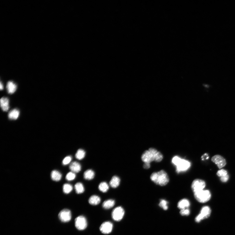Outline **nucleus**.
<instances>
[{
    "label": "nucleus",
    "instance_id": "25",
    "mask_svg": "<svg viewBox=\"0 0 235 235\" xmlns=\"http://www.w3.org/2000/svg\"><path fill=\"white\" fill-rule=\"evenodd\" d=\"M63 192L65 194H69L73 190L72 186L68 183H66L63 186Z\"/></svg>",
    "mask_w": 235,
    "mask_h": 235
},
{
    "label": "nucleus",
    "instance_id": "21",
    "mask_svg": "<svg viewBox=\"0 0 235 235\" xmlns=\"http://www.w3.org/2000/svg\"><path fill=\"white\" fill-rule=\"evenodd\" d=\"M94 172L91 170H88L84 172V177L86 180H91L94 177Z\"/></svg>",
    "mask_w": 235,
    "mask_h": 235
},
{
    "label": "nucleus",
    "instance_id": "15",
    "mask_svg": "<svg viewBox=\"0 0 235 235\" xmlns=\"http://www.w3.org/2000/svg\"><path fill=\"white\" fill-rule=\"evenodd\" d=\"M7 89L9 94H12L15 92L17 89V86L12 81H9L7 83Z\"/></svg>",
    "mask_w": 235,
    "mask_h": 235
},
{
    "label": "nucleus",
    "instance_id": "12",
    "mask_svg": "<svg viewBox=\"0 0 235 235\" xmlns=\"http://www.w3.org/2000/svg\"><path fill=\"white\" fill-rule=\"evenodd\" d=\"M9 101L6 97H2L1 100V107L4 112H7L9 109Z\"/></svg>",
    "mask_w": 235,
    "mask_h": 235
},
{
    "label": "nucleus",
    "instance_id": "31",
    "mask_svg": "<svg viewBox=\"0 0 235 235\" xmlns=\"http://www.w3.org/2000/svg\"><path fill=\"white\" fill-rule=\"evenodd\" d=\"M229 179V176L228 174L227 175L225 176H223L220 178L221 181L223 182H226Z\"/></svg>",
    "mask_w": 235,
    "mask_h": 235
},
{
    "label": "nucleus",
    "instance_id": "24",
    "mask_svg": "<svg viewBox=\"0 0 235 235\" xmlns=\"http://www.w3.org/2000/svg\"><path fill=\"white\" fill-rule=\"evenodd\" d=\"M85 156V152L82 149L78 150L76 154V158L79 160H82L84 158Z\"/></svg>",
    "mask_w": 235,
    "mask_h": 235
},
{
    "label": "nucleus",
    "instance_id": "7",
    "mask_svg": "<svg viewBox=\"0 0 235 235\" xmlns=\"http://www.w3.org/2000/svg\"><path fill=\"white\" fill-rule=\"evenodd\" d=\"M75 225L76 228L79 230H85L87 226L86 218L82 216H78L75 219Z\"/></svg>",
    "mask_w": 235,
    "mask_h": 235
},
{
    "label": "nucleus",
    "instance_id": "16",
    "mask_svg": "<svg viewBox=\"0 0 235 235\" xmlns=\"http://www.w3.org/2000/svg\"><path fill=\"white\" fill-rule=\"evenodd\" d=\"M120 180L117 176H114L109 182V184L113 188H117L118 187L120 183Z\"/></svg>",
    "mask_w": 235,
    "mask_h": 235
},
{
    "label": "nucleus",
    "instance_id": "8",
    "mask_svg": "<svg viewBox=\"0 0 235 235\" xmlns=\"http://www.w3.org/2000/svg\"><path fill=\"white\" fill-rule=\"evenodd\" d=\"M124 215V211L121 207L116 208L112 212V218L116 222H119L122 219Z\"/></svg>",
    "mask_w": 235,
    "mask_h": 235
},
{
    "label": "nucleus",
    "instance_id": "5",
    "mask_svg": "<svg viewBox=\"0 0 235 235\" xmlns=\"http://www.w3.org/2000/svg\"><path fill=\"white\" fill-rule=\"evenodd\" d=\"M211 213V210L210 207L206 206L201 209L200 213L195 218V221L199 222L202 220L207 219L210 216Z\"/></svg>",
    "mask_w": 235,
    "mask_h": 235
},
{
    "label": "nucleus",
    "instance_id": "4",
    "mask_svg": "<svg viewBox=\"0 0 235 235\" xmlns=\"http://www.w3.org/2000/svg\"><path fill=\"white\" fill-rule=\"evenodd\" d=\"M195 198L199 202L202 203L207 202L211 198V194L208 190H203L194 193Z\"/></svg>",
    "mask_w": 235,
    "mask_h": 235
},
{
    "label": "nucleus",
    "instance_id": "13",
    "mask_svg": "<svg viewBox=\"0 0 235 235\" xmlns=\"http://www.w3.org/2000/svg\"><path fill=\"white\" fill-rule=\"evenodd\" d=\"M69 168L72 172L75 173H78L81 170L82 167L79 163L75 161L70 165Z\"/></svg>",
    "mask_w": 235,
    "mask_h": 235
},
{
    "label": "nucleus",
    "instance_id": "9",
    "mask_svg": "<svg viewBox=\"0 0 235 235\" xmlns=\"http://www.w3.org/2000/svg\"><path fill=\"white\" fill-rule=\"evenodd\" d=\"M58 218L62 222H67L70 221L72 216L71 212L68 209L61 210L58 214Z\"/></svg>",
    "mask_w": 235,
    "mask_h": 235
},
{
    "label": "nucleus",
    "instance_id": "27",
    "mask_svg": "<svg viewBox=\"0 0 235 235\" xmlns=\"http://www.w3.org/2000/svg\"><path fill=\"white\" fill-rule=\"evenodd\" d=\"M76 177V174L74 172H69L68 173L66 177V179L67 180L70 181L73 180H74Z\"/></svg>",
    "mask_w": 235,
    "mask_h": 235
},
{
    "label": "nucleus",
    "instance_id": "29",
    "mask_svg": "<svg viewBox=\"0 0 235 235\" xmlns=\"http://www.w3.org/2000/svg\"><path fill=\"white\" fill-rule=\"evenodd\" d=\"M72 159V157L71 156H67L62 161V164L64 165H67L70 163Z\"/></svg>",
    "mask_w": 235,
    "mask_h": 235
},
{
    "label": "nucleus",
    "instance_id": "28",
    "mask_svg": "<svg viewBox=\"0 0 235 235\" xmlns=\"http://www.w3.org/2000/svg\"><path fill=\"white\" fill-rule=\"evenodd\" d=\"M180 214L182 216H188L190 214V211L188 208L182 209L180 211Z\"/></svg>",
    "mask_w": 235,
    "mask_h": 235
},
{
    "label": "nucleus",
    "instance_id": "14",
    "mask_svg": "<svg viewBox=\"0 0 235 235\" xmlns=\"http://www.w3.org/2000/svg\"><path fill=\"white\" fill-rule=\"evenodd\" d=\"M190 206L189 201L187 199H183L180 201L178 204L177 207L180 210L188 208Z\"/></svg>",
    "mask_w": 235,
    "mask_h": 235
},
{
    "label": "nucleus",
    "instance_id": "11",
    "mask_svg": "<svg viewBox=\"0 0 235 235\" xmlns=\"http://www.w3.org/2000/svg\"><path fill=\"white\" fill-rule=\"evenodd\" d=\"M113 229V224L110 222H105L103 223L100 228L101 232L104 234L111 233Z\"/></svg>",
    "mask_w": 235,
    "mask_h": 235
},
{
    "label": "nucleus",
    "instance_id": "22",
    "mask_svg": "<svg viewBox=\"0 0 235 235\" xmlns=\"http://www.w3.org/2000/svg\"><path fill=\"white\" fill-rule=\"evenodd\" d=\"M75 188L76 192L77 194H81L84 192V187L82 183H77L75 185Z\"/></svg>",
    "mask_w": 235,
    "mask_h": 235
},
{
    "label": "nucleus",
    "instance_id": "30",
    "mask_svg": "<svg viewBox=\"0 0 235 235\" xmlns=\"http://www.w3.org/2000/svg\"><path fill=\"white\" fill-rule=\"evenodd\" d=\"M228 174L227 172L226 171L222 169L219 171L217 173L218 176L220 177H223V176H225Z\"/></svg>",
    "mask_w": 235,
    "mask_h": 235
},
{
    "label": "nucleus",
    "instance_id": "6",
    "mask_svg": "<svg viewBox=\"0 0 235 235\" xmlns=\"http://www.w3.org/2000/svg\"><path fill=\"white\" fill-rule=\"evenodd\" d=\"M205 186V183L203 180L196 179L194 180L192 183V189L194 193L204 190Z\"/></svg>",
    "mask_w": 235,
    "mask_h": 235
},
{
    "label": "nucleus",
    "instance_id": "32",
    "mask_svg": "<svg viewBox=\"0 0 235 235\" xmlns=\"http://www.w3.org/2000/svg\"><path fill=\"white\" fill-rule=\"evenodd\" d=\"M209 158V156L207 153H205L201 157V159L202 160H204L205 159H207Z\"/></svg>",
    "mask_w": 235,
    "mask_h": 235
},
{
    "label": "nucleus",
    "instance_id": "34",
    "mask_svg": "<svg viewBox=\"0 0 235 235\" xmlns=\"http://www.w3.org/2000/svg\"><path fill=\"white\" fill-rule=\"evenodd\" d=\"M0 89H1V90L3 89V86L1 82V84H0Z\"/></svg>",
    "mask_w": 235,
    "mask_h": 235
},
{
    "label": "nucleus",
    "instance_id": "23",
    "mask_svg": "<svg viewBox=\"0 0 235 235\" xmlns=\"http://www.w3.org/2000/svg\"><path fill=\"white\" fill-rule=\"evenodd\" d=\"M99 189L103 192H107L109 189V186L108 183L105 182L101 183L98 186Z\"/></svg>",
    "mask_w": 235,
    "mask_h": 235
},
{
    "label": "nucleus",
    "instance_id": "26",
    "mask_svg": "<svg viewBox=\"0 0 235 235\" xmlns=\"http://www.w3.org/2000/svg\"><path fill=\"white\" fill-rule=\"evenodd\" d=\"M168 202L167 201L165 200H162L159 203V207L163 210H166L168 208Z\"/></svg>",
    "mask_w": 235,
    "mask_h": 235
},
{
    "label": "nucleus",
    "instance_id": "2",
    "mask_svg": "<svg viewBox=\"0 0 235 235\" xmlns=\"http://www.w3.org/2000/svg\"><path fill=\"white\" fill-rule=\"evenodd\" d=\"M150 179L156 184L161 186H166L169 182L167 172L163 170L153 172L150 176Z\"/></svg>",
    "mask_w": 235,
    "mask_h": 235
},
{
    "label": "nucleus",
    "instance_id": "10",
    "mask_svg": "<svg viewBox=\"0 0 235 235\" xmlns=\"http://www.w3.org/2000/svg\"><path fill=\"white\" fill-rule=\"evenodd\" d=\"M212 161L217 165L219 168L225 167L226 164L225 159L222 156L219 155L213 157Z\"/></svg>",
    "mask_w": 235,
    "mask_h": 235
},
{
    "label": "nucleus",
    "instance_id": "17",
    "mask_svg": "<svg viewBox=\"0 0 235 235\" xmlns=\"http://www.w3.org/2000/svg\"><path fill=\"white\" fill-rule=\"evenodd\" d=\"M20 112L19 110L15 109L10 111L8 114L9 118L10 120H16L19 117Z\"/></svg>",
    "mask_w": 235,
    "mask_h": 235
},
{
    "label": "nucleus",
    "instance_id": "19",
    "mask_svg": "<svg viewBox=\"0 0 235 235\" xmlns=\"http://www.w3.org/2000/svg\"><path fill=\"white\" fill-rule=\"evenodd\" d=\"M101 201V199L100 197L97 195L92 196L90 198L89 202L90 204L96 205L100 204Z\"/></svg>",
    "mask_w": 235,
    "mask_h": 235
},
{
    "label": "nucleus",
    "instance_id": "1",
    "mask_svg": "<svg viewBox=\"0 0 235 235\" xmlns=\"http://www.w3.org/2000/svg\"><path fill=\"white\" fill-rule=\"evenodd\" d=\"M163 156L162 154L155 148H150L146 150L143 153L141 159L144 163H150L153 161L160 162L162 160Z\"/></svg>",
    "mask_w": 235,
    "mask_h": 235
},
{
    "label": "nucleus",
    "instance_id": "20",
    "mask_svg": "<svg viewBox=\"0 0 235 235\" xmlns=\"http://www.w3.org/2000/svg\"><path fill=\"white\" fill-rule=\"evenodd\" d=\"M115 204V201L112 199L108 200L105 201L103 203V207L106 209H109L112 208Z\"/></svg>",
    "mask_w": 235,
    "mask_h": 235
},
{
    "label": "nucleus",
    "instance_id": "18",
    "mask_svg": "<svg viewBox=\"0 0 235 235\" xmlns=\"http://www.w3.org/2000/svg\"><path fill=\"white\" fill-rule=\"evenodd\" d=\"M51 179L55 181H58L60 180L62 177V175L60 172L54 170L51 172Z\"/></svg>",
    "mask_w": 235,
    "mask_h": 235
},
{
    "label": "nucleus",
    "instance_id": "33",
    "mask_svg": "<svg viewBox=\"0 0 235 235\" xmlns=\"http://www.w3.org/2000/svg\"><path fill=\"white\" fill-rule=\"evenodd\" d=\"M150 164L148 163H144V168L146 169H148L150 168Z\"/></svg>",
    "mask_w": 235,
    "mask_h": 235
},
{
    "label": "nucleus",
    "instance_id": "3",
    "mask_svg": "<svg viewBox=\"0 0 235 235\" xmlns=\"http://www.w3.org/2000/svg\"><path fill=\"white\" fill-rule=\"evenodd\" d=\"M171 162L176 166V171L178 174L188 171L191 166L189 161L182 159L178 156L172 158Z\"/></svg>",
    "mask_w": 235,
    "mask_h": 235
}]
</instances>
